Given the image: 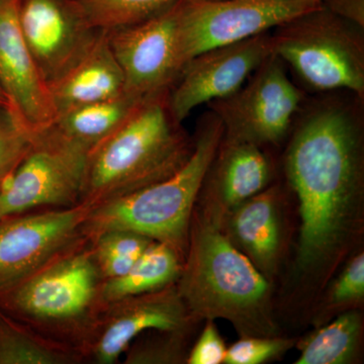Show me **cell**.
Returning <instances> with one entry per match:
<instances>
[{
	"instance_id": "cell-16",
	"label": "cell",
	"mask_w": 364,
	"mask_h": 364,
	"mask_svg": "<svg viewBox=\"0 0 364 364\" xmlns=\"http://www.w3.org/2000/svg\"><path fill=\"white\" fill-rule=\"evenodd\" d=\"M279 205V188L268 186L228 212L226 224H223L232 243L268 280L274 274L282 253Z\"/></svg>"
},
{
	"instance_id": "cell-4",
	"label": "cell",
	"mask_w": 364,
	"mask_h": 364,
	"mask_svg": "<svg viewBox=\"0 0 364 364\" xmlns=\"http://www.w3.org/2000/svg\"><path fill=\"white\" fill-rule=\"evenodd\" d=\"M224 136L219 117L203 114L188 161L173 176L91 208L81 234L93 239L116 230L167 244L186 257L193 208Z\"/></svg>"
},
{
	"instance_id": "cell-8",
	"label": "cell",
	"mask_w": 364,
	"mask_h": 364,
	"mask_svg": "<svg viewBox=\"0 0 364 364\" xmlns=\"http://www.w3.org/2000/svg\"><path fill=\"white\" fill-rule=\"evenodd\" d=\"M321 6V0H181L182 62L186 66L200 53L269 32Z\"/></svg>"
},
{
	"instance_id": "cell-31",
	"label": "cell",
	"mask_w": 364,
	"mask_h": 364,
	"mask_svg": "<svg viewBox=\"0 0 364 364\" xmlns=\"http://www.w3.org/2000/svg\"><path fill=\"white\" fill-rule=\"evenodd\" d=\"M2 182V181H1ZM1 182H0V184H1Z\"/></svg>"
},
{
	"instance_id": "cell-12",
	"label": "cell",
	"mask_w": 364,
	"mask_h": 364,
	"mask_svg": "<svg viewBox=\"0 0 364 364\" xmlns=\"http://www.w3.org/2000/svg\"><path fill=\"white\" fill-rule=\"evenodd\" d=\"M272 54L267 32L196 55L169 91L174 119L181 124L200 105L233 95Z\"/></svg>"
},
{
	"instance_id": "cell-20",
	"label": "cell",
	"mask_w": 364,
	"mask_h": 364,
	"mask_svg": "<svg viewBox=\"0 0 364 364\" xmlns=\"http://www.w3.org/2000/svg\"><path fill=\"white\" fill-rule=\"evenodd\" d=\"M141 102L124 93L112 100L61 112L52 124L60 133L91 151L114 133Z\"/></svg>"
},
{
	"instance_id": "cell-11",
	"label": "cell",
	"mask_w": 364,
	"mask_h": 364,
	"mask_svg": "<svg viewBox=\"0 0 364 364\" xmlns=\"http://www.w3.org/2000/svg\"><path fill=\"white\" fill-rule=\"evenodd\" d=\"M91 208L80 203L0 221V296L63 255L81 234Z\"/></svg>"
},
{
	"instance_id": "cell-7",
	"label": "cell",
	"mask_w": 364,
	"mask_h": 364,
	"mask_svg": "<svg viewBox=\"0 0 364 364\" xmlns=\"http://www.w3.org/2000/svg\"><path fill=\"white\" fill-rule=\"evenodd\" d=\"M233 95L210 102L224 127V139L254 145L280 142L293 128L303 90L287 76L286 64L272 54Z\"/></svg>"
},
{
	"instance_id": "cell-9",
	"label": "cell",
	"mask_w": 364,
	"mask_h": 364,
	"mask_svg": "<svg viewBox=\"0 0 364 364\" xmlns=\"http://www.w3.org/2000/svg\"><path fill=\"white\" fill-rule=\"evenodd\" d=\"M92 250L62 255L0 296V309L16 318L67 324L100 301L102 282Z\"/></svg>"
},
{
	"instance_id": "cell-23",
	"label": "cell",
	"mask_w": 364,
	"mask_h": 364,
	"mask_svg": "<svg viewBox=\"0 0 364 364\" xmlns=\"http://www.w3.org/2000/svg\"><path fill=\"white\" fill-rule=\"evenodd\" d=\"M95 30L109 31L136 25L156 16L181 0H76Z\"/></svg>"
},
{
	"instance_id": "cell-6",
	"label": "cell",
	"mask_w": 364,
	"mask_h": 364,
	"mask_svg": "<svg viewBox=\"0 0 364 364\" xmlns=\"http://www.w3.org/2000/svg\"><path fill=\"white\" fill-rule=\"evenodd\" d=\"M90 153L53 124L36 132L25 156L0 184V221L45 205L80 203Z\"/></svg>"
},
{
	"instance_id": "cell-15",
	"label": "cell",
	"mask_w": 364,
	"mask_h": 364,
	"mask_svg": "<svg viewBox=\"0 0 364 364\" xmlns=\"http://www.w3.org/2000/svg\"><path fill=\"white\" fill-rule=\"evenodd\" d=\"M18 1L0 0V88L16 117L36 133L51 126L56 112L21 33Z\"/></svg>"
},
{
	"instance_id": "cell-25",
	"label": "cell",
	"mask_w": 364,
	"mask_h": 364,
	"mask_svg": "<svg viewBox=\"0 0 364 364\" xmlns=\"http://www.w3.org/2000/svg\"><path fill=\"white\" fill-rule=\"evenodd\" d=\"M33 135L11 107H0V182L16 168Z\"/></svg>"
},
{
	"instance_id": "cell-26",
	"label": "cell",
	"mask_w": 364,
	"mask_h": 364,
	"mask_svg": "<svg viewBox=\"0 0 364 364\" xmlns=\"http://www.w3.org/2000/svg\"><path fill=\"white\" fill-rule=\"evenodd\" d=\"M294 344V340L275 336H247L227 348L224 363L260 364L279 358Z\"/></svg>"
},
{
	"instance_id": "cell-27",
	"label": "cell",
	"mask_w": 364,
	"mask_h": 364,
	"mask_svg": "<svg viewBox=\"0 0 364 364\" xmlns=\"http://www.w3.org/2000/svg\"><path fill=\"white\" fill-rule=\"evenodd\" d=\"M364 296V256H354L344 272L335 282L330 293V304L334 308L358 303Z\"/></svg>"
},
{
	"instance_id": "cell-1",
	"label": "cell",
	"mask_w": 364,
	"mask_h": 364,
	"mask_svg": "<svg viewBox=\"0 0 364 364\" xmlns=\"http://www.w3.org/2000/svg\"><path fill=\"white\" fill-rule=\"evenodd\" d=\"M355 102L331 97L314 102L299 117L284 167L298 196V265L329 272L360 224L363 191V114Z\"/></svg>"
},
{
	"instance_id": "cell-14",
	"label": "cell",
	"mask_w": 364,
	"mask_h": 364,
	"mask_svg": "<svg viewBox=\"0 0 364 364\" xmlns=\"http://www.w3.org/2000/svg\"><path fill=\"white\" fill-rule=\"evenodd\" d=\"M90 344V353L97 363H116L136 336L154 329L181 333L193 318L182 301L176 284L152 293L138 294L107 305Z\"/></svg>"
},
{
	"instance_id": "cell-24",
	"label": "cell",
	"mask_w": 364,
	"mask_h": 364,
	"mask_svg": "<svg viewBox=\"0 0 364 364\" xmlns=\"http://www.w3.org/2000/svg\"><path fill=\"white\" fill-rule=\"evenodd\" d=\"M92 241L93 257L104 280L128 272L153 242L143 235L123 230L105 232Z\"/></svg>"
},
{
	"instance_id": "cell-19",
	"label": "cell",
	"mask_w": 364,
	"mask_h": 364,
	"mask_svg": "<svg viewBox=\"0 0 364 364\" xmlns=\"http://www.w3.org/2000/svg\"><path fill=\"white\" fill-rule=\"evenodd\" d=\"M183 259L171 246L153 241L128 272L102 282L100 303L109 305L129 296L171 286L181 275Z\"/></svg>"
},
{
	"instance_id": "cell-18",
	"label": "cell",
	"mask_w": 364,
	"mask_h": 364,
	"mask_svg": "<svg viewBox=\"0 0 364 364\" xmlns=\"http://www.w3.org/2000/svg\"><path fill=\"white\" fill-rule=\"evenodd\" d=\"M56 117L79 105L124 95V76L109 46L107 32L100 35L77 63L49 85Z\"/></svg>"
},
{
	"instance_id": "cell-21",
	"label": "cell",
	"mask_w": 364,
	"mask_h": 364,
	"mask_svg": "<svg viewBox=\"0 0 364 364\" xmlns=\"http://www.w3.org/2000/svg\"><path fill=\"white\" fill-rule=\"evenodd\" d=\"M74 359L66 347L36 335L0 309V364H63Z\"/></svg>"
},
{
	"instance_id": "cell-10",
	"label": "cell",
	"mask_w": 364,
	"mask_h": 364,
	"mask_svg": "<svg viewBox=\"0 0 364 364\" xmlns=\"http://www.w3.org/2000/svg\"><path fill=\"white\" fill-rule=\"evenodd\" d=\"M178 4L136 25L107 32L124 76V93L136 100L169 92L184 64L179 51Z\"/></svg>"
},
{
	"instance_id": "cell-28",
	"label": "cell",
	"mask_w": 364,
	"mask_h": 364,
	"mask_svg": "<svg viewBox=\"0 0 364 364\" xmlns=\"http://www.w3.org/2000/svg\"><path fill=\"white\" fill-rule=\"evenodd\" d=\"M227 348L218 332L214 320H208L200 338L191 349L188 358L189 364L224 363Z\"/></svg>"
},
{
	"instance_id": "cell-5",
	"label": "cell",
	"mask_w": 364,
	"mask_h": 364,
	"mask_svg": "<svg viewBox=\"0 0 364 364\" xmlns=\"http://www.w3.org/2000/svg\"><path fill=\"white\" fill-rule=\"evenodd\" d=\"M272 52L311 90L348 91L364 98L363 28L324 6L274 28Z\"/></svg>"
},
{
	"instance_id": "cell-2",
	"label": "cell",
	"mask_w": 364,
	"mask_h": 364,
	"mask_svg": "<svg viewBox=\"0 0 364 364\" xmlns=\"http://www.w3.org/2000/svg\"><path fill=\"white\" fill-rule=\"evenodd\" d=\"M177 289L193 320L229 321L241 336H274L269 282L232 243L215 207L193 214Z\"/></svg>"
},
{
	"instance_id": "cell-17",
	"label": "cell",
	"mask_w": 364,
	"mask_h": 364,
	"mask_svg": "<svg viewBox=\"0 0 364 364\" xmlns=\"http://www.w3.org/2000/svg\"><path fill=\"white\" fill-rule=\"evenodd\" d=\"M272 176V163L262 147L223 136L205 178L210 203L222 214L230 212L267 189Z\"/></svg>"
},
{
	"instance_id": "cell-3",
	"label": "cell",
	"mask_w": 364,
	"mask_h": 364,
	"mask_svg": "<svg viewBox=\"0 0 364 364\" xmlns=\"http://www.w3.org/2000/svg\"><path fill=\"white\" fill-rule=\"evenodd\" d=\"M168 93L142 100L109 138L90 151L81 203L95 205L164 181L195 148L170 111Z\"/></svg>"
},
{
	"instance_id": "cell-30",
	"label": "cell",
	"mask_w": 364,
	"mask_h": 364,
	"mask_svg": "<svg viewBox=\"0 0 364 364\" xmlns=\"http://www.w3.org/2000/svg\"><path fill=\"white\" fill-rule=\"evenodd\" d=\"M0 107H11L9 98H7L6 93L2 91L1 88H0Z\"/></svg>"
},
{
	"instance_id": "cell-29",
	"label": "cell",
	"mask_w": 364,
	"mask_h": 364,
	"mask_svg": "<svg viewBox=\"0 0 364 364\" xmlns=\"http://www.w3.org/2000/svg\"><path fill=\"white\" fill-rule=\"evenodd\" d=\"M321 2L335 16L364 28V0H321Z\"/></svg>"
},
{
	"instance_id": "cell-22",
	"label": "cell",
	"mask_w": 364,
	"mask_h": 364,
	"mask_svg": "<svg viewBox=\"0 0 364 364\" xmlns=\"http://www.w3.org/2000/svg\"><path fill=\"white\" fill-rule=\"evenodd\" d=\"M363 320L350 311L340 315L301 345L296 364H344L350 363L358 351Z\"/></svg>"
},
{
	"instance_id": "cell-13",
	"label": "cell",
	"mask_w": 364,
	"mask_h": 364,
	"mask_svg": "<svg viewBox=\"0 0 364 364\" xmlns=\"http://www.w3.org/2000/svg\"><path fill=\"white\" fill-rule=\"evenodd\" d=\"M18 21L48 86L85 56L100 33L86 20L76 0H20Z\"/></svg>"
}]
</instances>
